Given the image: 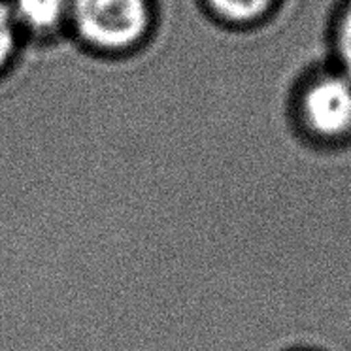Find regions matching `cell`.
Here are the masks:
<instances>
[{"instance_id": "6da1fadb", "label": "cell", "mask_w": 351, "mask_h": 351, "mask_svg": "<svg viewBox=\"0 0 351 351\" xmlns=\"http://www.w3.org/2000/svg\"><path fill=\"white\" fill-rule=\"evenodd\" d=\"M157 29L155 0H72L69 32L99 57H129Z\"/></svg>"}, {"instance_id": "7a4b0ae2", "label": "cell", "mask_w": 351, "mask_h": 351, "mask_svg": "<svg viewBox=\"0 0 351 351\" xmlns=\"http://www.w3.org/2000/svg\"><path fill=\"white\" fill-rule=\"evenodd\" d=\"M304 121L321 142H342L351 136V82L327 76L315 82L304 97Z\"/></svg>"}, {"instance_id": "3957f363", "label": "cell", "mask_w": 351, "mask_h": 351, "mask_svg": "<svg viewBox=\"0 0 351 351\" xmlns=\"http://www.w3.org/2000/svg\"><path fill=\"white\" fill-rule=\"evenodd\" d=\"M27 40H53L69 32L72 0H8Z\"/></svg>"}, {"instance_id": "277c9868", "label": "cell", "mask_w": 351, "mask_h": 351, "mask_svg": "<svg viewBox=\"0 0 351 351\" xmlns=\"http://www.w3.org/2000/svg\"><path fill=\"white\" fill-rule=\"evenodd\" d=\"M23 44V32L17 27L8 0H0V77L14 69Z\"/></svg>"}, {"instance_id": "5b68a950", "label": "cell", "mask_w": 351, "mask_h": 351, "mask_svg": "<svg viewBox=\"0 0 351 351\" xmlns=\"http://www.w3.org/2000/svg\"><path fill=\"white\" fill-rule=\"evenodd\" d=\"M210 14L230 23H245L261 17L274 0H202Z\"/></svg>"}, {"instance_id": "8992f818", "label": "cell", "mask_w": 351, "mask_h": 351, "mask_svg": "<svg viewBox=\"0 0 351 351\" xmlns=\"http://www.w3.org/2000/svg\"><path fill=\"white\" fill-rule=\"evenodd\" d=\"M340 51H342L346 66L351 74V8L348 12V16L343 17L342 31H340Z\"/></svg>"}]
</instances>
